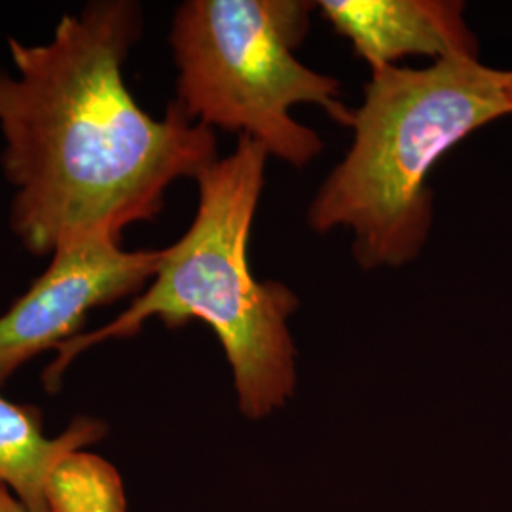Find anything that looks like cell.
Masks as SVG:
<instances>
[{
    "label": "cell",
    "mask_w": 512,
    "mask_h": 512,
    "mask_svg": "<svg viewBox=\"0 0 512 512\" xmlns=\"http://www.w3.org/2000/svg\"><path fill=\"white\" fill-rule=\"evenodd\" d=\"M141 29L137 2L93 0L44 44L6 40L16 74L0 69V165L10 228L31 255L122 239L160 215L171 184L219 160L213 129L175 101L156 120L129 93L124 63Z\"/></svg>",
    "instance_id": "obj_1"
},
{
    "label": "cell",
    "mask_w": 512,
    "mask_h": 512,
    "mask_svg": "<svg viewBox=\"0 0 512 512\" xmlns=\"http://www.w3.org/2000/svg\"><path fill=\"white\" fill-rule=\"evenodd\" d=\"M268 158L253 139L239 137L232 154L198 175L194 220L162 249L147 289L105 327L55 349L42 376L46 391H59L69 366L88 349L131 338L148 319H160L167 329L202 321L217 334L245 418L262 420L293 397L296 349L289 319L300 300L281 281H258L249 264Z\"/></svg>",
    "instance_id": "obj_2"
},
{
    "label": "cell",
    "mask_w": 512,
    "mask_h": 512,
    "mask_svg": "<svg viewBox=\"0 0 512 512\" xmlns=\"http://www.w3.org/2000/svg\"><path fill=\"white\" fill-rule=\"evenodd\" d=\"M509 114L507 71L478 57L372 73L353 110L351 147L311 200L308 224L317 234L349 230L366 272L412 262L431 234L433 167L476 129Z\"/></svg>",
    "instance_id": "obj_3"
},
{
    "label": "cell",
    "mask_w": 512,
    "mask_h": 512,
    "mask_svg": "<svg viewBox=\"0 0 512 512\" xmlns=\"http://www.w3.org/2000/svg\"><path fill=\"white\" fill-rule=\"evenodd\" d=\"M315 4L302 0H186L169 44L177 65V107L209 129L249 137L277 160L310 165L325 148L294 107L313 105L351 126L340 82L300 63Z\"/></svg>",
    "instance_id": "obj_4"
},
{
    "label": "cell",
    "mask_w": 512,
    "mask_h": 512,
    "mask_svg": "<svg viewBox=\"0 0 512 512\" xmlns=\"http://www.w3.org/2000/svg\"><path fill=\"white\" fill-rule=\"evenodd\" d=\"M162 251H128L122 239L61 245L50 266L0 315V387L42 351L84 334L90 311L147 289Z\"/></svg>",
    "instance_id": "obj_5"
},
{
    "label": "cell",
    "mask_w": 512,
    "mask_h": 512,
    "mask_svg": "<svg viewBox=\"0 0 512 512\" xmlns=\"http://www.w3.org/2000/svg\"><path fill=\"white\" fill-rule=\"evenodd\" d=\"M317 6L372 73L395 67L410 55L435 61L452 55L478 57V40L465 23L463 2L321 0Z\"/></svg>",
    "instance_id": "obj_6"
},
{
    "label": "cell",
    "mask_w": 512,
    "mask_h": 512,
    "mask_svg": "<svg viewBox=\"0 0 512 512\" xmlns=\"http://www.w3.org/2000/svg\"><path fill=\"white\" fill-rule=\"evenodd\" d=\"M107 437L105 421L74 418L59 437H46L42 412L0 395V484L31 512H50L48 484L55 467Z\"/></svg>",
    "instance_id": "obj_7"
},
{
    "label": "cell",
    "mask_w": 512,
    "mask_h": 512,
    "mask_svg": "<svg viewBox=\"0 0 512 512\" xmlns=\"http://www.w3.org/2000/svg\"><path fill=\"white\" fill-rule=\"evenodd\" d=\"M50 512H126L118 471L95 454L78 450L55 467L48 484Z\"/></svg>",
    "instance_id": "obj_8"
},
{
    "label": "cell",
    "mask_w": 512,
    "mask_h": 512,
    "mask_svg": "<svg viewBox=\"0 0 512 512\" xmlns=\"http://www.w3.org/2000/svg\"><path fill=\"white\" fill-rule=\"evenodd\" d=\"M0 512H31L25 509L18 501V497L12 494L4 484H0Z\"/></svg>",
    "instance_id": "obj_9"
},
{
    "label": "cell",
    "mask_w": 512,
    "mask_h": 512,
    "mask_svg": "<svg viewBox=\"0 0 512 512\" xmlns=\"http://www.w3.org/2000/svg\"><path fill=\"white\" fill-rule=\"evenodd\" d=\"M507 90H509V95H511L512 101V71H507Z\"/></svg>",
    "instance_id": "obj_10"
}]
</instances>
